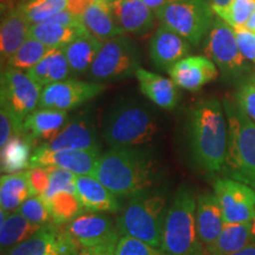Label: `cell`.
Segmentation results:
<instances>
[{"label":"cell","instance_id":"277c9868","mask_svg":"<svg viewBox=\"0 0 255 255\" xmlns=\"http://www.w3.org/2000/svg\"><path fill=\"white\" fill-rule=\"evenodd\" d=\"M228 127V146L222 173L255 189V122L235 102L223 100Z\"/></svg>","mask_w":255,"mask_h":255},{"label":"cell","instance_id":"2e32d148","mask_svg":"<svg viewBox=\"0 0 255 255\" xmlns=\"http://www.w3.org/2000/svg\"><path fill=\"white\" fill-rule=\"evenodd\" d=\"M150 58L154 66L169 71L190 52V43L168 25L161 24L150 40Z\"/></svg>","mask_w":255,"mask_h":255},{"label":"cell","instance_id":"ac0fdd59","mask_svg":"<svg viewBox=\"0 0 255 255\" xmlns=\"http://www.w3.org/2000/svg\"><path fill=\"white\" fill-rule=\"evenodd\" d=\"M76 195L85 212L115 214L121 209L116 195L92 175H77Z\"/></svg>","mask_w":255,"mask_h":255},{"label":"cell","instance_id":"d6986e66","mask_svg":"<svg viewBox=\"0 0 255 255\" xmlns=\"http://www.w3.org/2000/svg\"><path fill=\"white\" fill-rule=\"evenodd\" d=\"M47 150H92L100 151V143L91 123L84 120L69 122L52 141L40 144Z\"/></svg>","mask_w":255,"mask_h":255},{"label":"cell","instance_id":"f6af8a7d","mask_svg":"<svg viewBox=\"0 0 255 255\" xmlns=\"http://www.w3.org/2000/svg\"><path fill=\"white\" fill-rule=\"evenodd\" d=\"M95 0H68V7L66 9L71 13L82 17L84 12L94 4Z\"/></svg>","mask_w":255,"mask_h":255},{"label":"cell","instance_id":"d6a6232c","mask_svg":"<svg viewBox=\"0 0 255 255\" xmlns=\"http://www.w3.org/2000/svg\"><path fill=\"white\" fill-rule=\"evenodd\" d=\"M51 213V220L55 225H68L84 212L76 194L60 191L46 201Z\"/></svg>","mask_w":255,"mask_h":255},{"label":"cell","instance_id":"ee69618b","mask_svg":"<svg viewBox=\"0 0 255 255\" xmlns=\"http://www.w3.org/2000/svg\"><path fill=\"white\" fill-rule=\"evenodd\" d=\"M119 240H111L90 248H82L78 255H115Z\"/></svg>","mask_w":255,"mask_h":255},{"label":"cell","instance_id":"f35d334b","mask_svg":"<svg viewBox=\"0 0 255 255\" xmlns=\"http://www.w3.org/2000/svg\"><path fill=\"white\" fill-rule=\"evenodd\" d=\"M235 103L255 122V76L250 75L241 79L237 94H235Z\"/></svg>","mask_w":255,"mask_h":255},{"label":"cell","instance_id":"3957f363","mask_svg":"<svg viewBox=\"0 0 255 255\" xmlns=\"http://www.w3.org/2000/svg\"><path fill=\"white\" fill-rule=\"evenodd\" d=\"M195 191L187 184L178 187L167 209L161 250L168 255H208L197 235Z\"/></svg>","mask_w":255,"mask_h":255},{"label":"cell","instance_id":"44dd1931","mask_svg":"<svg viewBox=\"0 0 255 255\" xmlns=\"http://www.w3.org/2000/svg\"><path fill=\"white\" fill-rule=\"evenodd\" d=\"M109 4L124 32L142 34L154 26L152 9L143 0H113Z\"/></svg>","mask_w":255,"mask_h":255},{"label":"cell","instance_id":"7dc6e473","mask_svg":"<svg viewBox=\"0 0 255 255\" xmlns=\"http://www.w3.org/2000/svg\"><path fill=\"white\" fill-rule=\"evenodd\" d=\"M143 1H144L145 4L148 5L151 9L157 11L158 8L163 7V6L168 5V4H171V2L176 1V0H143Z\"/></svg>","mask_w":255,"mask_h":255},{"label":"cell","instance_id":"f546056e","mask_svg":"<svg viewBox=\"0 0 255 255\" xmlns=\"http://www.w3.org/2000/svg\"><path fill=\"white\" fill-rule=\"evenodd\" d=\"M33 142L25 135H15L1 148V171L5 174L24 173L30 169Z\"/></svg>","mask_w":255,"mask_h":255},{"label":"cell","instance_id":"ba28073f","mask_svg":"<svg viewBox=\"0 0 255 255\" xmlns=\"http://www.w3.org/2000/svg\"><path fill=\"white\" fill-rule=\"evenodd\" d=\"M206 57L213 60L227 79H244L252 71L248 60L239 49L234 28L216 15L207 34Z\"/></svg>","mask_w":255,"mask_h":255},{"label":"cell","instance_id":"5b68a950","mask_svg":"<svg viewBox=\"0 0 255 255\" xmlns=\"http://www.w3.org/2000/svg\"><path fill=\"white\" fill-rule=\"evenodd\" d=\"M157 131L151 111L144 105L127 101L108 113L102 135L111 148H139L152 142Z\"/></svg>","mask_w":255,"mask_h":255},{"label":"cell","instance_id":"74e56055","mask_svg":"<svg viewBox=\"0 0 255 255\" xmlns=\"http://www.w3.org/2000/svg\"><path fill=\"white\" fill-rule=\"evenodd\" d=\"M49 169V188L41 196L44 200H50L55 194L60 191H69L76 194V178L77 175L62 168L46 167Z\"/></svg>","mask_w":255,"mask_h":255},{"label":"cell","instance_id":"816d5d0a","mask_svg":"<svg viewBox=\"0 0 255 255\" xmlns=\"http://www.w3.org/2000/svg\"><path fill=\"white\" fill-rule=\"evenodd\" d=\"M252 235H253V239L255 241V218L253 221H252Z\"/></svg>","mask_w":255,"mask_h":255},{"label":"cell","instance_id":"1f68e13d","mask_svg":"<svg viewBox=\"0 0 255 255\" xmlns=\"http://www.w3.org/2000/svg\"><path fill=\"white\" fill-rule=\"evenodd\" d=\"M31 196L26 171L18 174H5L0 178V205L1 209L13 213L21 203Z\"/></svg>","mask_w":255,"mask_h":255},{"label":"cell","instance_id":"b9f144b4","mask_svg":"<svg viewBox=\"0 0 255 255\" xmlns=\"http://www.w3.org/2000/svg\"><path fill=\"white\" fill-rule=\"evenodd\" d=\"M26 174L31 195L43 196L49 188V169L44 167L30 168Z\"/></svg>","mask_w":255,"mask_h":255},{"label":"cell","instance_id":"6da1fadb","mask_svg":"<svg viewBox=\"0 0 255 255\" xmlns=\"http://www.w3.org/2000/svg\"><path fill=\"white\" fill-rule=\"evenodd\" d=\"M159 169L149 151L141 148H111L101 154L92 176L116 196L146 193L159 181Z\"/></svg>","mask_w":255,"mask_h":255},{"label":"cell","instance_id":"4316f807","mask_svg":"<svg viewBox=\"0 0 255 255\" xmlns=\"http://www.w3.org/2000/svg\"><path fill=\"white\" fill-rule=\"evenodd\" d=\"M43 226L32 223L31 221L18 213H7L5 210H0V245L1 250H9L17 246L31 237Z\"/></svg>","mask_w":255,"mask_h":255},{"label":"cell","instance_id":"7a4b0ae2","mask_svg":"<svg viewBox=\"0 0 255 255\" xmlns=\"http://www.w3.org/2000/svg\"><path fill=\"white\" fill-rule=\"evenodd\" d=\"M223 105L215 97L194 105L188 120V138L194 163L207 174L222 173L228 146Z\"/></svg>","mask_w":255,"mask_h":255},{"label":"cell","instance_id":"cb8c5ba5","mask_svg":"<svg viewBox=\"0 0 255 255\" xmlns=\"http://www.w3.org/2000/svg\"><path fill=\"white\" fill-rule=\"evenodd\" d=\"M82 21L89 33L101 40H108L124 34L108 0H95L94 4L82 15Z\"/></svg>","mask_w":255,"mask_h":255},{"label":"cell","instance_id":"9a60e30c","mask_svg":"<svg viewBox=\"0 0 255 255\" xmlns=\"http://www.w3.org/2000/svg\"><path fill=\"white\" fill-rule=\"evenodd\" d=\"M100 151L92 150H47L39 145L32 154L30 168L56 167L76 175H92L100 158Z\"/></svg>","mask_w":255,"mask_h":255},{"label":"cell","instance_id":"ab89813d","mask_svg":"<svg viewBox=\"0 0 255 255\" xmlns=\"http://www.w3.org/2000/svg\"><path fill=\"white\" fill-rule=\"evenodd\" d=\"M24 135V121L20 120L13 111L5 104L0 109V146H4L12 137Z\"/></svg>","mask_w":255,"mask_h":255},{"label":"cell","instance_id":"60d3db41","mask_svg":"<svg viewBox=\"0 0 255 255\" xmlns=\"http://www.w3.org/2000/svg\"><path fill=\"white\" fill-rule=\"evenodd\" d=\"M115 255H168L161 248L152 247L144 241L131 237H121Z\"/></svg>","mask_w":255,"mask_h":255},{"label":"cell","instance_id":"8fae6325","mask_svg":"<svg viewBox=\"0 0 255 255\" xmlns=\"http://www.w3.org/2000/svg\"><path fill=\"white\" fill-rule=\"evenodd\" d=\"M214 194L226 223L252 222L255 218V189L240 181L225 177L214 182Z\"/></svg>","mask_w":255,"mask_h":255},{"label":"cell","instance_id":"7bdbcfd3","mask_svg":"<svg viewBox=\"0 0 255 255\" xmlns=\"http://www.w3.org/2000/svg\"><path fill=\"white\" fill-rule=\"evenodd\" d=\"M234 32L241 53L248 62L255 65V33L245 27L234 28Z\"/></svg>","mask_w":255,"mask_h":255},{"label":"cell","instance_id":"83f0119b","mask_svg":"<svg viewBox=\"0 0 255 255\" xmlns=\"http://www.w3.org/2000/svg\"><path fill=\"white\" fill-rule=\"evenodd\" d=\"M103 43L104 40L98 39L89 32H85L68 45L64 46L71 71L75 73L89 71L103 46Z\"/></svg>","mask_w":255,"mask_h":255},{"label":"cell","instance_id":"4dcf8cb0","mask_svg":"<svg viewBox=\"0 0 255 255\" xmlns=\"http://www.w3.org/2000/svg\"><path fill=\"white\" fill-rule=\"evenodd\" d=\"M85 32H88L85 27L64 26L60 24L45 21L31 25L28 37L41 41L47 47H64Z\"/></svg>","mask_w":255,"mask_h":255},{"label":"cell","instance_id":"8d00e7d4","mask_svg":"<svg viewBox=\"0 0 255 255\" xmlns=\"http://www.w3.org/2000/svg\"><path fill=\"white\" fill-rule=\"evenodd\" d=\"M17 212L36 225L45 226L52 222L47 202L39 195L28 196L17 209Z\"/></svg>","mask_w":255,"mask_h":255},{"label":"cell","instance_id":"4fadbf2b","mask_svg":"<svg viewBox=\"0 0 255 255\" xmlns=\"http://www.w3.org/2000/svg\"><path fill=\"white\" fill-rule=\"evenodd\" d=\"M79 247L64 226H43L33 237L6 251L5 255H78Z\"/></svg>","mask_w":255,"mask_h":255},{"label":"cell","instance_id":"d4e9b609","mask_svg":"<svg viewBox=\"0 0 255 255\" xmlns=\"http://www.w3.org/2000/svg\"><path fill=\"white\" fill-rule=\"evenodd\" d=\"M30 26V23L18 8L2 15L1 28H0L1 64L7 63L19 47L25 43L28 38Z\"/></svg>","mask_w":255,"mask_h":255},{"label":"cell","instance_id":"e0dca14e","mask_svg":"<svg viewBox=\"0 0 255 255\" xmlns=\"http://www.w3.org/2000/svg\"><path fill=\"white\" fill-rule=\"evenodd\" d=\"M168 73L178 88L188 91L200 90L219 76L218 66L206 56H188L175 64Z\"/></svg>","mask_w":255,"mask_h":255},{"label":"cell","instance_id":"484cf974","mask_svg":"<svg viewBox=\"0 0 255 255\" xmlns=\"http://www.w3.org/2000/svg\"><path fill=\"white\" fill-rule=\"evenodd\" d=\"M70 71L71 69L64 47H50L43 59L36 66L27 70V75L44 88L52 83L68 79Z\"/></svg>","mask_w":255,"mask_h":255},{"label":"cell","instance_id":"bcb514c9","mask_svg":"<svg viewBox=\"0 0 255 255\" xmlns=\"http://www.w3.org/2000/svg\"><path fill=\"white\" fill-rule=\"evenodd\" d=\"M26 0H0V5H1V14H7L12 12L13 9L18 8L19 6L23 4Z\"/></svg>","mask_w":255,"mask_h":255},{"label":"cell","instance_id":"836d02e7","mask_svg":"<svg viewBox=\"0 0 255 255\" xmlns=\"http://www.w3.org/2000/svg\"><path fill=\"white\" fill-rule=\"evenodd\" d=\"M68 7V0H26L18 9L30 25L45 23Z\"/></svg>","mask_w":255,"mask_h":255},{"label":"cell","instance_id":"ffe728a7","mask_svg":"<svg viewBox=\"0 0 255 255\" xmlns=\"http://www.w3.org/2000/svg\"><path fill=\"white\" fill-rule=\"evenodd\" d=\"M68 111L39 108L28 115L24 121V135L33 144L49 143L68 124Z\"/></svg>","mask_w":255,"mask_h":255},{"label":"cell","instance_id":"9c48e42d","mask_svg":"<svg viewBox=\"0 0 255 255\" xmlns=\"http://www.w3.org/2000/svg\"><path fill=\"white\" fill-rule=\"evenodd\" d=\"M139 68L136 46L129 38L120 36L104 40L88 76L98 82L119 81L135 75Z\"/></svg>","mask_w":255,"mask_h":255},{"label":"cell","instance_id":"5bb4252c","mask_svg":"<svg viewBox=\"0 0 255 255\" xmlns=\"http://www.w3.org/2000/svg\"><path fill=\"white\" fill-rule=\"evenodd\" d=\"M66 233L81 248H90L111 240H119L120 232L109 216L97 213L82 214L64 225Z\"/></svg>","mask_w":255,"mask_h":255},{"label":"cell","instance_id":"f907efd6","mask_svg":"<svg viewBox=\"0 0 255 255\" xmlns=\"http://www.w3.org/2000/svg\"><path fill=\"white\" fill-rule=\"evenodd\" d=\"M245 28H247V30H250L255 33V12H254V14L251 17L250 20L247 21V24L245 25Z\"/></svg>","mask_w":255,"mask_h":255},{"label":"cell","instance_id":"681fc988","mask_svg":"<svg viewBox=\"0 0 255 255\" xmlns=\"http://www.w3.org/2000/svg\"><path fill=\"white\" fill-rule=\"evenodd\" d=\"M232 255H255V241L251 242L250 245H247L246 247L242 248L241 251H239L237 253Z\"/></svg>","mask_w":255,"mask_h":255},{"label":"cell","instance_id":"7c38bea8","mask_svg":"<svg viewBox=\"0 0 255 255\" xmlns=\"http://www.w3.org/2000/svg\"><path fill=\"white\" fill-rule=\"evenodd\" d=\"M105 90V85L94 82H83L78 79L52 83L41 91L39 108H49L69 111L94 100Z\"/></svg>","mask_w":255,"mask_h":255},{"label":"cell","instance_id":"7402d4cb","mask_svg":"<svg viewBox=\"0 0 255 255\" xmlns=\"http://www.w3.org/2000/svg\"><path fill=\"white\" fill-rule=\"evenodd\" d=\"M226 222L215 194L205 193L197 197L196 227L200 241L206 248L221 234Z\"/></svg>","mask_w":255,"mask_h":255},{"label":"cell","instance_id":"d590c367","mask_svg":"<svg viewBox=\"0 0 255 255\" xmlns=\"http://www.w3.org/2000/svg\"><path fill=\"white\" fill-rule=\"evenodd\" d=\"M255 12V0H233L227 7L215 13L233 28L245 27Z\"/></svg>","mask_w":255,"mask_h":255},{"label":"cell","instance_id":"8992f818","mask_svg":"<svg viewBox=\"0 0 255 255\" xmlns=\"http://www.w3.org/2000/svg\"><path fill=\"white\" fill-rule=\"evenodd\" d=\"M165 206L167 197L162 193L146 191L131 197L117 218L120 235L138 239L152 247L161 248Z\"/></svg>","mask_w":255,"mask_h":255},{"label":"cell","instance_id":"603a6c76","mask_svg":"<svg viewBox=\"0 0 255 255\" xmlns=\"http://www.w3.org/2000/svg\"><path fill=\"white\" fill-rule=\"evenodd\" d=\"M139 83V90L152 103L165 110H171L178 103L177 85L171 78H165L148 70L139 68L135 73Z\"/></svg>","mask_w":255,"mask_h":255},{"label":"cell","instance_id":"c3c4849f","mask_svg":"<svg viewBox=\"0 0 255 255\" xmlns=\"http://www.w3.org/2000/svg\"><path fill=\"white\" fill-rule=\"evenodd\" d=\"M210 6H212L213 9H214L215 13L225 9L227 6L231 4L233 0H208Z\"/></svg>","mask_w":255,"mask_h":255},{"label":"cell","instance_id":"f1b7e54d","mask_svg":"<svg viewBox=\"0 0 255 255\" xmlns=\"http://www.w3.org/2000/svg\"><path fill=\"white\" fill-rule=\"evenodd\" d=\"M253 241L252 222L226 223L219 238L207 247V252L208 255H232Z\"/></svg>","mask_w":255,"mask_h":255},{"label":"cell","instance_id":"e575fe53","mask_svg":"<svg viewBox=\"0 0 255 255\" xmlns=\"http://www.w3.org/2000/svg\"><path fill=\"white\" fill-rule=\"evenodd\" d=\"M49 49L50 47H47L41 41L28 37L23 45L19 47L17 52L6 63L7 69L30 70L43 59Z\"/></svg>","mask_w":255,"mask_h":255},{"label":"cell","instance_id":"30bf717a","mask_svg":"<svg viewBox=\"0 0 255 255\" xmlns=\"http://www.w3.org/2000/svg\"><path fill=\"white\" fill-rule=\"evenodd\" d=\"M43 88L21 70L6 69L1 73V104H5L20 120L39 107Z\"/></svg>","mask_w":255,"mask_h":255},{"label":"cell","instance_id":"52a82bcc","mask_svg":"<svg viewBox=\"0 0 255 255\" xmlns=\"http://www.w3.org/2000/svg\"><path fill=\"white\" fill-rule=\"evenodd\" d=\"M214 9L208 0H176L158 8L156 17L193 45H199L214 23Z\"/></svg>","mask_w":255,"mask_h":255}]
</instances>
